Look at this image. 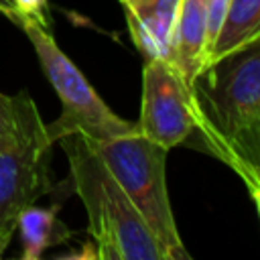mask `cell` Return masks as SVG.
Listing matches in <instances>:
<instances>
[{"label":"cell","instance_id":"cell-1","mask_svg":"<svg viewBox=\"0 0 260 260\" xmlns=\"http://www.w3.org/2000/svg\"><path fill=\"white\" fill-rule=\"evenodd\" d=\"M59 142L69 162L73 191L87 213L93 256L102 260H171L91 140L67 134Z\"/></svg>","mask_w":260,"mask_h":260},{"label":"cell","instance_id":"cell-2","mask_svg":"<svg viewBox=\"0 0 260 260\" xmlns=\"http://www.w3.org/2000/svg\"><path fill=\"white\" fill-rule=\"evenodd\" d=\"M91 144L134 203L156 242L167 250L169 258L189 260L191 256L179 236L167 191V148L146 138L140 130Z\"/></svg>","mask_w":260,"mask_h":260},{"label":"cell","instance_id":"cell-3","mask_svg":"<svg viewBox=\"0 0 260 260\" xmlns=\"http://www.w3.org/2000/svg\"><path fill=\"white\" fill-rule=\"evenodd\" d=\"M18 26L28 37L41 69L61 102V116L47 124L53 144L67 134H81L91 142H100L138 130L136 122L124 120L110 110L79 67L61 51L47 26L32 20H20Z\"/></svg>","mask_w":260,"mask_h":260},{"label":"cell","instance_id":"cell-4","mask_svg":"<svg viewBox=\"0 0 260 260\" xmlns=\"http://www.w3.org/2000/svg\"><path fill=\"white\" fill-rule=\"evenodd\" d=\"M201 116L225 138L260 126V39L211 63L193 83Z\"/></svg>","mask_w":260,"mask_h":260},{"label":"cell","instance_id":"cell-5","mask_svg":"<svg viewBox=\"0 0 260 260\" xmlns=\"http://www.w3.org/2000/svg\"><path fill=\"white\" fill-rule=\"evenodd\" d=\"M18 138L0 148V232H16L18 213L51 189L49 156L53 140L28 91L16 93Z\"/></svg>","mask_w":260,"mask_h":260},{"label":"cell","instance_id":"cell-6","mask_svg":"<svg viewBox=\"0 0 260 260\" xmlns=\"http://www.w3.org/2000/svg\"><path fill=\"white\" fill-rule=\"evenodd\" d=\"M138 130L171 150L185 142L197 124L193 85L165 59H146L142 67V102Z\"/></svg>","mask_w":260,"mask_h":260},{"label":"cell","instance_id":"cell-7","mask_svg":"<svg viewBox=\"0 0 260 260\" xmlns=\"http://www.w3.org/2000/svg\"><path fill=\"white\" fill-rule=\"evenodd\" d=\"M179 4L181 0H138L124 6L130 37L144 59L169 61Z\"/></svg>","mask_w":260,"mask_h":260},{"label":"cell","instance_id":"cell-8","mask_svg":"<svg viewBox=\"0 0 260 260\" xmlns=\"http://www.w3.org/2000/svg\"><path fill=\"white\" fill-rule=\"evenodd\" d=\"M205 55V0H181L173 41L171 57L181 75L193 85L199 73L203 71Z\"/></svg>","mask_w":260,"mask_h":260},{"label":"cell","instance_id":"cell-9","mask_svg":"<svg viewBox=\"0 0 260 260\" xmlns=\"http://www.w3.org/2000/svg\"><path fill=\"white\" fill-rule=\"evenodd\" d=\"M16 232L20 236L24 260H39L49 248L65 244L73 232L59 219V207L28 205L16 217Z\"/></svg>","mask_w":260,"mask_h":260},{"label":"cell","instance_id":"cell-10","mask_svg":"<svg viewBox=\"0 0 260 260\" xmlns=\"http://www.w3.org/2000/svg\"><path fill=\"white\" fill-rule=\"evenodd\" d=\"M260 39V0H230L225 18L209 51L205 69L221 57ZM203 69V71H205Z\"/></svg>","mask_w":260,"mask_h":260},{"label":"cell","instance_id":"cell-11","mask_svg":"<svg viewBox=\"0 0 260 260\" xmlns=\"http://www.w3.org/2000/svg\"><path fill=\"white\" fill-rule=\"evenodd\" d=\"M197 136H199V148H203L205 152L213 154L215 158H219L221 162H225L230 169H234L244 185L248 187L250 191V197L256 205V211H258V217H260V175L258 171L254 169V165L250 162V158L246 154H242L228 138H223L199 112V106H197V124H195V130H193Z\"/></svg>","mask_w":260,"mask_h":260},{"label":"cell","instance_id":"cell-12","mask_svg":"<svg viewBox=\"0 0 260 260\" xmlns=\"http://www.w3.org/2000/svg\"><path fill=\"white\" fill-rule=\"evenodd\" d=\"M18 124H20V116H18L16 93L8 95L0 91V148L10 146L18 138Z\"/></svg>","mask_w":260,"mask_h":260},{"label":"cell","instance_id":"cell-13","mask_svg":"<svg viewBox=\"0 0 260 260\" xmlns=\"http://www.w3.org/2000/svg\"><path fill=\"white\" fill-rule=\"evenodd\" d=\"M228 6H230V0H205V55H203V69H205V63H207L209 51H211V47L215 43V37H217L219 28H221V22L225 18Z\"/></svg>","mask_w":260,"mask_h":260},{"label":"cell","instance_id":"cell-14","mask_svg":"<svg viewBox=\"0 0 260 260\" xmlns=\"http://www.w3.org/2000/svg\"><path fill=\"white\" fill-rule=\"evenodd\" d=\"M16 24L20 20H32L49 28V0H12Z\"/></svg>","mask_w":260,"mask_h":260},{"label":"cell","instance_id":"cell-15","mask_svg":"<svg viewBox=\"0 0 260 260\" xmlns=\"http://www.w3.org/2000/svg\"><path fill=\"white\" fill-rule=\"evenodd\" d=\"M223 136V134H221ZM225 138V136H223ZM242 154H246L248 158H250V162L254 165V169L258 171V175H260V126L258 128H254L252 132H248V134H242V136H238V138H228Z\"/></svg>","mask_w":260,"mask_h":260},{"label":"cell","instance_id":"cell-16","mask_svg":"<svg viewBox=\"0 0 260 260\" xmlns=\"http://www.w3.org/2000/svg\"><path fill=\"white\" fill-rule=\"evenodd\" d=\"M0 12L4 16H8L12 22H16V14H14V8H12V0H0Z\"/></svg>","mask_w":260,"mask_h":260},{"label":"cell","instance_id":"cell-17","mask_svg":"<svg viewBox=\"0 0 260 260\" xmlns=\"http://www.w3.org/2000/svg\"><path fill=\"white\" fill-rule=\"evenodd\" d=\"M12 236H14V232H0V258H2L4 252L8 250V246H10V242H12Z\"/></svg>","mask_w":260,"mask_h":260},{"label":"cell","instance_id":"cell-18","mask_svg":"<svg viewBox=\"0 0 260 260\" xmlns=\"http://www.w3.org/2000/svg\"><path fill=\"white\" fill-rule=\"evenodd\" d=\"M134 2H138V0H120L122 6H126V4H134Z\"/></svg>","mask_w":260,"mask_h":260}]
</instances>
